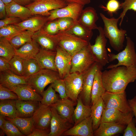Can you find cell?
<instances>
[{"label": "cell", "instance_id": "cell-1", "mask_svg": "<svg viewBox=\"0 0 136 136\" xmlns=\"http://www.w3.org/2000/svg\"><path fill=\"white\" fill-rule=\"evenodd\" d=\"M102 80L106 91H123L128 85L136 80V68L121 66L102 72Z\"/></svg>", "mask_w": 136, "mask_h": 136}, {"label": "cell", "instance_id": "cell-2", "mask_svg": "<svg viewBox=\"0 0 136 136\" xmlns=\"http://www.w3.org/2000/svg\"><path fill=\"white\" fill-rule=\"evenodd\" d=\"M100 15L104 23L103 31L104 35L108 38L111 47L118 52L122 50L124 47V43L127 31L122 28L119 29L118 26L120 19L114 17H107L102 13Z\"/></svg>", "mask_w": 136, "mask_h": 136}, {"label": "cell", "instance_id": "cell-3", "mask_svg": "<svg viewBox=\"0 0 136 136\" xmlns=\"http://www.w3.org/2000/svg\"><path fill=\"white\" fill-rule=\"evenodd\" d=\"M49 35L57 46L66 51L72 56L87 45L90 42L66 31H59L54 35Z\"/></svg>", "mask_w": 136, "mask_h": 136}, {"label": "cell", "instance_id": "cell-4", "mask_svg": "<svg viewBox=\"0 0 136 136\" xmlns=\"http://www.w3.org/2000/svg\"><path fill=\"white\" fill-rule=\"evenodd\" d=\"M126 45L125 49L118 53L108 54L109 62L117 59L118 63L108 66L107 69L119 66L136 68V52L134 44L129 37L126 38Z\"/></svg>", "mask_w": 136, "mask_h": 136}, {"label": "cell", "instance_id": "cell-5", "mask_svg": "<svg viewBox=\"0 0 136 136\" xmlns=\"http://www.w3.org/2000/svg\"><path fill=\"white\" fill-rule=\"evenodd\" d=\"M59 78L58 72L49 69H42L25 79L28 84L41 95L47 85Z\"/></svg>", "mask_w": 136, "mask_h": 136}, {"label": "cell", "instance_id": "cell-6", "mask_svg": "<svg viewBox=\"0 0 136 136\" xmlns=\"http://www.w3.org/2000/svg\"><path fill=\"white\" fill-rule=\"evenodd\" d=\"M90 43L72 57L70 73L83 74L95 62L90 47Z\"/></svg>", "mask_w": 136, "mask_h": 136}, {"label": "cell", "instance_id": "cell-7", "mask_svg": "<svg viewBox=\"0 0 136 136\" xmlns=\"http://www.w3.org/2000/svg\"><path fill=\"white\" fill-rule=\"evenodd\" d=\"M97 30L99 34L95 39L94 44L92 45L90 44V47L95 62L103 67L109 62L106 48L107 40L104 35L103 28L99 26Z\"/></svg>", "mask_w": 136, "mask_h": 136}, {"label": "cell", "instance_id": "cell-8", "mask_svg": "<svg viewBox=\"0 0 136 136\" xmlns=\"http://www.w3.org/2000/svg\"><path fill=\"white\" fill-rule=\"evenodd\" d=\"M101 97L105 104V109L114 108L125 113L132 111L125 91L119 92L106 91Z\"/></svg>", "mask_w": 136, "mask_h": 136}, {"label": "cell", "instance_id": "cell-9", "mask_svg": "<svg viewBox=\"0 0 136 136\" xmlns=\"http://www.w3.org/2000/svg\"><path fill=\"white\" fill-rule=\"evenodd\" d=\"M67 5L63 0H38L25 6L30 10L33 15H38L48 17L51 11L62 8Z\"/></svg>", "mask_w": 136, "mask_h": 136}, {"label": "cell", "instance_id": "cell-10", "mask_svg": "<svg viewBox=\"0 0 136 136\" xmlns=\"http://www.w3.org/2000/svg\"><path fill=\"white\" fill-rule=\"evenodd\" d=\"M103 67L95 62L83 74V85L82 90L79 95L83 103L91 106V92L95 74L97 70Z\"/></svg>", "mask_w": 136, "mask_h": 136}, {"label": "cell", "instance_id": "cell-11", "mask_svg": "<svg viewBox=\"0 0 136 136\" xmlns=\"http://www.w3.org/2000/svg\"><path fill=\"white\" fill-rule=\"evenodd\" d=\"M84 6L80 4L72 3L62 8L56 9L50 12V15L47 18L51 21L62 17L72 19L74 22L77 21L80 16Z\"/></svg>", "mask_w": 136, "mask_h": 136}, {"label": "cell", "instance_id": "cell-12", "mask_svg": "<svg viewBox=\"0 0 136 136\" xmlns=\"http://www.w3.org/2000/svg\"><path fill=\"white\" fill-rule=\"evenodd\" d=\"M63 79L68 97L76 102L82 90L83 74L76 73H70Z\"/></svg>", "mask_w": 136, "mask_h": 136}, {"label": "cell", "instance_id": "cell-13", "mask_svg": "<svg viewBox=\"0 0 136 136\" xmlns=\"http://www.w3.org/2000/svg\"><path fill=\"white\" fill-rule=\"evenodd\" d=\"M134 116L132 111L125 113L114 108L105 109L101 123L110 122L126 125L132 120Z\"/></svg>", "mask_w": 136, "mask_h": 136}, {"label": "cell", "instance_id": "cell-14", "mask_svg": "<svg viewBox=\"0 0 136 136\" xmlns=\"http://www.w3.org/2000/svg\"><path fill=\"white\" fill-rule=\"evenodd\" d=\"M52 116L51 107L41 103L32 116L35 128L49 130Z\"/></svg>", "mask_w": 136, "mask_h": 136}, {"label": "cell", "instance_id": "cell-15", "mask_svg": "<svg viewBox=\"0 0 136 136\" xmlns=\"http://www.w3.org/2000/svg\"><path fill=\"white\" fill-rule=\"evenodd\" d=\"M72 56L57 46L55 63L60 79H63L70 73Z\"/></svg>", "mask_w": 136, "mask_h": 136}, {"label": "cell", "instance_id": "cell-16", "mask_svg": "<svg viewBox=\"0 0 136 136\" xmlns=\"http://www.w3.org/2000/svg\"><path fill=\"white\" fill-rule=\"evenodd\" d=\"M52 116L48 136H60L71 128V124L61 117L56 110L51 107Z\"/></svg>", "mask_w": 136, "mask_h": 136}, {"label": "cell", "instance_id": "cell-17", "mask_svg": "<svg viewBox=\"0 0 136 136\" xmlns=\"http://www.w3.org/2000/svg\"><path fill=\"white\" fill-rule=\"evenodd\" d=\"M76 103V102L67 98L59 99L51 106L56 110L61 117L74 124L73 116Z\"/></svg>", "mask_w": 136, "mask_h": 136}, {"label": "cell", "instance_id": "cell-18", "mask_svg": "<svg viewBox=\"0 0 136 136\" xmlns=\"http://www.w3.org/2000/svg\"><path fill=\"white\" fill-rule=\"evenodd\" d=\"M62 135L93 136L92 121L91 116L74 126L64 132Z\"/></svg>", "mask_w": 136, "mask_h": 136}, {"label": "cell", "instance_id": "cell-19", "mask_svg": "<svg viewBox=\"0 0 136 136\" xmlns=\"http://www.w3.org/2000/svg\"><path fill=\"white\" fill-rule=\"evenodd\" d=\"M56 54V51L48 50L41 48L35 59L41 69H49L58 72L55 63Z\"/></svg>", "mask_w": 136, "mask_h": 136}, {"label": "cell", "instance_id": "cell-20", "mask_svg": "<svg viewBox=\"0 0 136 136\" xmlns=\"http://www.w3.org/2000/svg\"><path fill=\"white\" fill-rule=\"evenodd\" d=\"M9 89L17 94L20 100L41 101L42 99V96L28 84H20Z\"/></svg>", "mask_w": 136, "mask_h": 136}, {"label": "cell", "instance_id": "cell-21", "mask_svg": "<svg viewBox=\"0 0 136 136\" xmlns=\"http://www.w3.org/2000/svg\"><path fill=\"white\" fill-rule=\"evenodd\" d=\"M15 103L18 117L28 118L33 116L41 102L37 101L18 99L16 100Z\"/></svg>", "mask_w": 136, "mask_h": 136}, {"label": "cell", "instance_id": "cell-22", "mask_svg": "<svg viewBox=\"0 0 136 136\" xmlns=\"http://www.w3.org/2000/svg\"><path fill=\"white\" fill-rule=\"evenodd\" d=\"M6 17H18L23 21L33 16L28 8L20 5L13 1L6 5Z\"/></svg>", "mask_w": 136, "mask_h": 136}, {"label": "cell", "instance_id": "cell-23", "mask_svg": "<svg viewBox=\"0 0 136 136\" xmlns=\"http://www.w3.org/2000/svg\"><path fill=\"white\" fill-rule=\"evenodd\" d=\"M98 19L95 9L88 7L83 9L78 21L87 28L92 30L97 29L98 27L97 25L96 22Z\"/></svg>", "mask_w": 136, "mask_h": 136}, {"label": "cell", "instance_id": "cell-24", "mask_svg": "<svg viewBox=\"0 0 136 136\" xmlns=\"http://www.w3.org/2000/svg\"><path fill=\"white\" fill-rule=\"evenodd\" d=\"M48 21L46 16H37L14 24L19 26L23 30H28L35 32L42 29Z\"/></svg>", "mask_w": 136, "mask_h": 136}, {"label": "cell", "instance_id": "cell-25", "mask_svg": "<svg viewBox=\"0 0 136 136\" xmlns=\"http://www.w3.org/2000/svg\"><path fill=\"white\" fill-rule=\"evenodd\" d=\"M126 125L110 122H103L93 132L94 136H112L121 133L126 128Z\"/></svg>", "mask_w": 136, "mask_h": 136}, {"label": "cell", "instance_id": "cell-26", "mask_svg": "<svg viewBox=\"0 0 136 136\" xmlns=\"http://www.w3.org/2000/svg\"><path fill=\"white\" fill-rule=\"evenodd\" d=\"M28 84L25 78L17 75L11 70L0 72V85L9 89L20 84Z\"/></svg>", "mask_w": 136, "mask_h": 136}, {"label": "cell", "instance_id": "cell-27", "mask_svg": "<svg viewBox=\"0 0 136 136\" xmlns=\"http://www.w3.org/2000/svg\"><path fill=\"white\" fill-rule=\"evenodd\" d=\"M32 38L40 46L41 48L48 50L56 51L57 45L43 28L35 32Z\"/></svg>", "mask_w": 136, "mask_h": 136}, {"label": "cell", "instance_id": "cell-28", "mask_svg": "<svg viewBox=\"0 0 136 136\" xmlns=\"http://www.w3.org/2000/svg\"><path fill=\"white\" fill-rule=\"evenodd\" d=\"M99 68L95 75L91 92V105L95 104L105 92L102 80L101 70Z\"/></svg>", "mask_w": 136, "mask_h": 136}, {"label": "cell", "instance_id": "cell-29", "mask_svg": "<svg viewBox=\"0 0 136 136\" xmlns=\"http://www.w3.org/2000/svg\"><path fill=\"white\" fill-rule=\"evenodd\" d=\"M40 49L39 44L32 39V41L26 43L19 48L14 49L15 54L24 59L35 58Z\"/></svg>", "mask_w": 136, "mask_h": 136}, {"label": "cell", "instance_id": "cell-30", "mask_svg": "<svg viewBox=\"0 0 136 136\" xmlns=\"http://www.w3.org/2000/svg\"><path fill=\"white\" fill-rule=\"evenodd\" d=\"M5 119L14 124L25 136H28L35 129L32 117L28 118L17 117L14 118L5 117Z\"/></svg>", "mask_w": 136, "mask_h": 136}, {"label": "cell", "instance_id": "cell-31", "mask_svg": "<svg viewBox=\"0 0 136 136\" xmlns=\"http://www.w3.org/2000/svg\"><path fill=\"white\" fill-rule=\"evenodd\" d=\"M77 101V106L74 109L73 116L74 126L76 125L91 116V106L85 105L79 96Z\"/></svg>", "mask_w": 136, "mask_h": 136}, {"label": "cell", "instance_id": "cell-32", "mask_svg": "<svg viewBox=\"0 0 136 136\" xmlns=\"http://www.w3.org/2000/svg\"><path fill=\"white\" fill-rule=\"evenodd\" d=\"M91 117L94 131L98 127L101 122L104 110L105 109L104 101L101 97L94 104L91 105Z\"/></svg>", "mask_w": 136, "mask_h": 136}, {"label": "cell", "instance_id": "cell-33", "mask_svg": "<svg viewBox=\"0 0 136 136\" xmlns=\"http://www.w3.org/2000/svg\"><path fill=\"white\" fill-rule=\"evenodd\" d=\"M66 31L82 40L89 42L93 35L92 30H90L79 23L78 21Z\"/></svg>", "mask_w": 136, "mask_h": 136}, {"label": "cell", "instance_id": "cell-34", "mask_svg": "<svg viewBox=\"0 0 136 136\" xmlns=\"http://www.w3.org/2000/svg\"><path fill=\"white\" fill-rule=\"evenodd\" d=\"M15 101L14 99L0 100V114L11 118L18 117Z\"/></svg>", "mask_w": 136, "mask_h": 136}, {"label": "cell", "instance_id": "cell-35", "mask_svg": "<svg viewBox=\"0 0 136 136\" xmlns=\"http://www.w3.org/2000/svg\"><path fill=\"white\" fill-rule=\"evenodd\" d=\"M34 33L28 30H25L9 41L14 48L17 49L26 43L32 41V37Z\"/></svg>", "mask_w": 136, "mask_h": 136}, {"label": "cell", "instance_id": "cell-36", "mask_svg": "<svg viewBox=\"0 0 136 136\" xmlns=\"http://www.w3.org/2000/svg\"><path fill=\"white\" fill-rule=\"evenodd\" d=\"M41 69L35 58L24 59L22 76L25 78L36 73Z\"/></svg>", "mask_w": 136, "mask_h": 136}, {"label": "cell", "instance_id": "cell-37", "mask_svg": "<svg viewBox=\"0 0 136 136\" xmlns=\"http://www.w3.org/2000/svg\"><path fill=\"white\" fill-rule=\"evenodd\" d=\"M15 55V49L9 41L4 37H0V56L9 61Z\"/></svg>", "mask_w": 136, "mask_h": 136}, {"label": "cell", "instance_id": "cell-38", "mask_svg": "<svg viewBox=\"0 0 136 136\" xmlns=\"http://www.w3.org/2000/svg\"><path fill=\"white\" fill-rule=\"evenodd\" d=\"M55 92L51 84L47 89L44 91L41 94L42 97L40 101L41 103L45 105L51 106L56 103L60 99Z\"/></svg>", "mask_w": 136, "mask_h": 136}, {"label": "cell", "instance_id": "cell-39", "mask_svg": "<svg viewBox=\"0 0 136 136\" xmlns=\"http://www.w3.org/2000/svg\"><path fill=\"white\" fill-rule=\"evenodd\" d=\"M24 30L15 24L8 25L0 28V37L5 38L9 41Z\"/></svg>", "mask_w": 136, "mask_h": 136}, {"label": "cell", "instance_id": "cell-40", "mask_svg": "<svg viewBox=\"0 0 136 136\" xmlns=\"http://www.w3.org/2000/svg\"><path fill=\"white\" fill-rule=\"evenodd\" d=\"M23 60L20 57L15 55L9 61L11 71L17 75L22 76Z\"/></svg>", "mask_w": 136, "mask_h": 136}, {"label": "cell", "instance_id": "cell-41", "mask_svg": "<svg viewBox=\"0 0 136 136\" xmlns=\"http://www.w3.org/2000/svg\"><path fill=\"white\" fill-rule=\"evenodd\" d=\"M122 12L118 17L120 19L119 25H121L124 18L129 10H132L136 12V0H124V2L120 3Z\"/></svg>", "mask_w": 136, "mask_h": 136}, {"label": "cell", "instance_id": "cell-42", "mask_svg": "<svg viewBox=\"0 0 136 136\" xmlns=\"http://www.w3.org/2000/svg\"><path fill=\"white\" fill-rule=\"evenodd\" d=\"M100 7L104 11L107 12L111 17H112L114 14L121 9L120 3L118 0H109L106 6L101 5Z\"/></svg>", "mask_w": 136, "mask_h": 136}, {"label": "cell", "instance_id": "cell-43", "mask_svg": "<svg viewBox=\"0 0 136 136\" xmlns=\"http://www.w3.org/2000/svg\"><path fill=\"white\" fill-rule=\"evenodd\" d=\"M4 126L5 132L7 136H25L14 124L5 118L4 122Z\"/></svg>", "mask_w": 136, "mask_h": 136}, {"label": "cell", "instance_id": "cell-44", "mask_svg": "<svg viewBox=\"0 0 136 136\" xmlns=\"http://www.w3.org/2000/svg\"><path fill=\"white\" fill-rule=\"evenodd\" d=\"M51 84L55 91L59 93L61 99H63L68 98L66 94L65 82L63 79L60 78L58 79Z\"/></svg>", "mask_w": 136, "mask_h": 136}, {"label": "cell", "instance_id": "cell-45", "mask_svg": "<svg viewBox=\"0 0 136 136\" xmlns=\"http://www.w3.org/2000/svg\"><path fill=\"white\" fill-rule=\"evenodd\" d=\"M17 94L8 88L0 85V100L7 99L17 100Z\"/></svg>", "mask_w": 136, "mask_h": 136}, {"label": "cell", "instance_id": "cell-46", "mask_svg": "<svg viewBox=\"0 0 136 136\" xmlns=\"http://www.w3.org/2000/svg\"><path fill=\"white\" fill-rule=\"evenodd\" d=\"M57 19L59 31H65L70 28L73 24L74 21L69 17H62Z\"/></svg>", "mask_w": 136, "mask_h": 136}, {"label": "cell", "instance_id": "cell-47", "mask_svg": "<svg viewBox=\"0 0 136 136\" xmlns=\"http://www.w3.org/2000/svg\"><path fill=\"white\" fill-rule=\"evenodd\" d=\"M43 28L44 31L48 34L51 35H56L59 32L57 19L50 21Z\"/></svg>", "mask_w": 136, "mask_h": 136}, {"label": "cell", "instance_id": "cell-48", "mask_svg": "<svg viewBox=\"0 0 136 136\" xmlns=\"http://www.w3.org/2000/svg\"><path fill=\"white\" fill-rule=\"evenodd\" d=\"M133 119L127 125L124 130L123 136H136L135 121Z\"/></svg>", "mask_w": 136, "mask_h": 136}, {"label": "cell", "instance_id": "cell-49", "mask_svg": "<svg viewBox=\"0 0 136 136\" xmlns=\"http://www.w3.org/2000/svg\"><path fill=\"white\" fill-rule=\"evenodd\" d=\"M22 21L20 18L14 17H6L0 20V28L5 26L19 23Z\"/></svg>", "mask_w": 136, "mask_h": 136}, {"label": "cell", "instance_id": "cell-50", "mask_svg": "<svg viewBox=\"0 0 136 136\" xmlns=\"http://www.w3.org/2000/svg\"><path fill=\"white\" fill-rule=\"evenodd\" d=\"M11 70V67L9 61L5 58L0 57V72Z\"/></svg>", "mask_w": 136, "mask_h": 136}, {"label": "cell", "instance_id": "cell-51", "mask_svg": "<svg viewBox=\"0 0 136 136\" xmlns=\"http://www.w3.org/2000/svg\"><path fill=\"white\" fill-rule=\"evenodd\" d=\"M49 132V130L35 128L28 136H48Z\"/></svg>", "mask_w": 136, "mask_h": 136}, {"label": "cell", "instance_id": "cell-52", "mask_svg": "<svg viewBox=\"0 0 136 136\" xmlns=\"http://www.w3.org/2000/svg\"><path fill=\"white\" fill-rule=\"evenodd\" d=\"M128 101L131 111L135 116L136 126V96L131 99H128Z\"/></svg>", "mask_w": 136, "mask_h": 136}, {"label": "cell", "instance_id": "cell-53", "mask_svg": "<svg viewBox=\"0 0 136 136\" xmlns=\"http://www.w3.org/2000/svg\"><path fill=\"white\" fill-rule=\"evenodd\" d=\"M6 5L1 0H0V19H4L6 17Z\"/></svg>", "mask_w": 136, "mask_h": 136}, {"label": "cell", "instance_id": "cell-54", "mask_svg": "<svg viewBox=\"0 0 136 136\" xmlns=\"http://www.w3.org/2000/svg\"><path fill=\"white\" fill-rule=\"evenodd\" d=\"M67 4L75 3L80 4L83 5L90 3L91 0H63Z\"/></svg>", "mask_w": 136, "mask_h": 136}, {"label": "cell", "instance_id": "cell-55", "mask_svg": "<svg viewBox=\"0 0 136 136\" xmlns=\"http://www.w3.org/2000/svg\"><path fill=\"white\" fill-rule=\"evenodd\" d=\"M13 1L22 5L25 6L31 3V0H13Z\"/></svg>", "mask_w": 136, "mask_h": 136}, {"label": "cell", "instance_id": "cell-56", "mask_svg": "<svg viewBox=\"0 0 136 136\" xmlns=\"http://www.w3.org/2000/svg\"><path fill=\"white\" fill-rule=\"evenodd\" d=\"M5 118V116L1 114H0V129L2 130L5 132L4 122Z\"/></svg>", "mask_w": 136, "mask_h": 136}, {"label": "cell", "instance_id": "cell-57", "mask_svg": "<svg viewBox=\"0 0 136 136\" xmlns=\"http://www.w3.org/2000/svg\"><path fill=\"white\" fill-rule=\"evenodd\" d=\"M5 5H7L11 2L13 0H1Z\"/></svg>", "mask_w": 136, "mask_h": 136}, {"label": "cell", "instance_id": "cell-58", "mask_svg": "<svg viewBox=\"0 0 136 136\" xmlns=\"http://www.w3.org/2000/svg\"><path fill=\"white\" fill-rule=\"evenodd\" d=\"M5 134H6L5 132L2 130L0 129V136H4Z\"/></svg>", "mask_w": 136, "mask_h": 136}, {"label": "cell", "instance_id": "cell-59", "mask_svg": "<svg viewBox=\"0 0 136 136\" xmlns=\"http://www.w3.org/2000/svg\"><path fill=\"white\" fill-rule=\"evenodd\" d=\"M38 0H31V1H32V2L36 1Z\"/></svg>", "mask_w": 136, "mask_h": 136}]
</instances>
